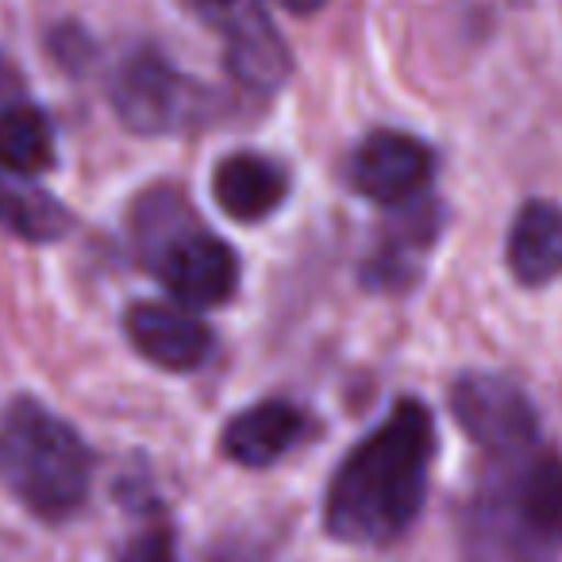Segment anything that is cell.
Listing matches in <instances>:
<instances>
[{
    "label": "cell",
    "mask_w": 562,
    "mask_h": 562,
    "mask_svg": "<svg viewBox=\"0 0 562 562\" xmlns=\"http://www.w3.org/2000/svg\"><path fill=\"white\" fill-rule=\"evenodd\" d=\"M436 155L405 132H374L351 150L347 186L374 204H408L428 189Z\"/></svg>",
    "instance_id": "obj_8"
},
{
    "label": "cell",
    "mask_w": 562,
    "mask_h": 562,
    "mask_svg": "<svg viewBox=\"0 0 562 562\" xmlns=\"http://www.w3.org/2000/svg\"><path fill=\"white\" fill-rule=\"evenodd\" d=\"M290 193V178L273 158L262 155H227L212 170V196L216 204L239 224L266 220Z\"/></svg>",
    "instance_id": "obj_11"
},
{
    "label": "cell",
    "mask_w": 562,
    "mask_h": 562,
    "mask_svg": "<svg viewBox=\"0 0 562 562\" xmlns=\"http://www.w3.org/2000/svg\"><path fill=\"white\" fill-rule=\"evenodd\" d=\"M508 266L524 285H547L562 278V204L528 201L508 232Z\"/></svg>",
    "instance_id": "obj_12"
},
{
    "label": "cell",
    "mask_w": 562,
    "mask_h": 562,
    "mask_svg": "<svg viewBox=\"0 0 562 562\" xmlns=\"http://www.w3.org/2000/svg\"><path fill=\"white\" fill-rule=\"evenodd\" d=\"M516 4H528V0H516Z\"/></svg>",
    "instance_id": "obj_19"
},
{
    "label": "cell",
    "mask_w": 562,
    "mask_h": 562,
    "mask_svg": "<svg viewBox=\"0 0 562 562\" xmlns=\"http://www.w3.org/2000/svg\"><path fill=\"white\" fill-rule=\"evenodd\" d=\"M116 562H178V539H173V531L166 524L143 528L139 536L127 539Z\"/></svg>",
    "instance_id": "obj_16"
},
{
    "label": "cell",
    "mask_w": 562,
    "mask_h": 562,
    "mask_svg": "<svg viewBox=\"0 0 562 562\" xmlns=\"http://www.w3.org/2000/svg\"><path fill=\"white\" fill-rule=\"evenodd\" d=\"M196 16L224 43V66L243 89L273 93L293 70L290 43L281 40L262 0H193Z\"/></svg>",
    "instance_id": "obj_5"
},
{
    "label": "cell",
    "mask_w": 562,
    "mask_h": 562,
    "mask_svg": "<svg viewBox=\"0 0 562 562\" xmlns=\"http://www.w3.org/2000/svg\"><path fill=\"white\" fill-rule=\"evenodd\" d=\"M55 166V132L35 104H12L0 112V170L16 178H40Z\"/></svg>",
    "instance_id": "obj_14"
},
{
    "label": "cell",
    "mask_w": 562,
    "mask_h": 562,
    "mask_svg": "<svg viewBox=\"0 0 562 562\" xmlns=\"http://www.w3.org/2000/svg\"><path fill=\"white\" fill-rule=\"evenodd\" d=\"M0 474L27 513L66 520L89 497L93 454L63 416L20 397L0 424Z\"/></svg>",
    "instance_id": "obj_3"
},
{
    "label": "cell",
    "mask_w": 562,
    "mask_h": 562,
    "mask_svg": "<svg viewBox=\"0 0 562 562\" xmlns=\"http://www.w3.org/2000/svg\"><path fill=\"white\" fill-rule=\"evenodd\" d=\"M281 9H290V12H297V16H313V12H321L328 0H278Z\"/></svg>",
    "instance_id": "obj_18"
},
{
    "label": "cell",
    "mask_w": 562,
    "mask_h": 562,
    "mask_svg": "<svg viewBox=\"0 0 562 562\" xmlns=\"http://www.w3.org/2000/svg\"><path fill=\"white\" fill-rule=\"evenodd\" d=\"M147 262L155 266L158 281L166 285L181 308L224 305L239 285V258L224 239L201 227H173L150 247Z\"/></svg>",
    "instance_id": "obj_6"
},
{
    "label": "cell",
    "mask_w": 562,
    "mask_h": 562,
    "mask_svg": "<svg viewBox=\"0 0 562 562\" xmlns=\"http://www.w3.org/2000/svg\"><path fill=\"white\" fill-rule=\"evenodd\" d=\"M124 331L147 362L170 374H189L212 355V331L193 308L139 301L127 308Z\"/></svg>",
    "instance_id": "obj_9"
},
{
    "label": "cell",
    "mask_w": 562,
    "mask_h": 562,
    "mask_svg": "<svg viewBox=\"0 0 562 562\" xmlns=\"http://www.w3.org/2000/svg\"><path fill=\"white\" fill-rule=\"evenodd\" d=\"M305 413L290 401H262V405L243 408L239 416L224 424L220 431V451L224 459H232L235 467L247 470H266L290 454L305 436Z\"/></svg>",
    "instance_id": "obj_10"
},
{
    "label": "cell",
    "mask_w": 562,
    "mask_h": 562,
    "mask_svg": "<svg viewBox=\"0 0 562 562\" xmlns=\"http://www.w3.org/2000/svg\"><path fill=\"white\" fill-rule=\"evenodd\" d=\"M428 212H416L401 232L385 235V243H378L374 258L367 262V281L374 290H401L416 278V255L431 247L436 239V216L420 227V220Z\"/></svg>",
    "instance_id": "obj_15"
},
{
    "label": "cell",
    "mask_w": 562,
    "mask_h": 562,
    "mask_svg": "<svg viewBox=\"0 0 562 562\" xmlns=\"http://www.w3.org/2000/svg\"><path fill=\"white\" fill-rule=\"evenodd\" d=\"M0 227L27 243H55L74 227V216L58 196H50L32 178L0 170Z\"/></svg>",
    "instance_id": "obj_13"
},
{
    "label": "cell",
    "mask_w": 562,
    "mask_h": 562,
    "mask_svg": "<svg viewBox=\"0 0 562 562\" xmlns=\"http://www.w3.org/2000/svg\"><path fill=\"white\" fill-rule=\"evenodd\" d=\"M462 562L562 559V454L551 447L490 459L459 513Z\"/></svg>",
    "instance_id": "obj_2"
},
{
    "label": "cell",
    "mask_w": 562,
    "mask_h": 562,
    "mask_svg": "<svg viewBox=\"0 0 562 562\" xmlns=\"http://www.w3.org/2000/svg\"><path fill=\"white\" fill-rule=\"evenodd\" d=\"M109 101L120 124L135 135L189 132L209 112V89L173 70L158 50H135L112 74Z\"/></svg>",
    "instance_id": "obj_4"
},
{
    "label": "cell",
    "mask_w": 562,
    "mask_h": 562,
    "mask_svg": "<svg viewBox=\"0 0 562 562\" xmlns=\"http://www.w3.org/2000/svg\"><path fill=\"white\" fill-rule=\"evenodd\" d=\"M451 413L490 459L539 443V416L528 393L501 374H462L451 390Z\"/></svg>",
    "instance_id": "obj_7"
},
{
    "label": "cell",
    "mask_w": 562,
    "mask_h": 562,
    "mask_svg": "<svg viewBox=\"0 0 562 562\" xmlns=\"http://www.w3.org/2000/svg\"><path fill=\"white\" fill-rule=\"evenodd\" d=\"M436 459V420L428 405L405 397L336 467L324 497L328 536L351 547L397 543L428 497Z\"/></svg>",
    "instance_id": "obj_1"
},
{
    "label": "cell",
    "mask_w": 562,
    "mask_h": 562,
    "mask_svg": "<svg viewBox=\"0 0 562 562\" xmlns=\"http://www.w3.org/2000/svg\"><path fill=\"white\" fill-rule=\"evenodd\" d=\"M201 562H270V551L255 536H220Z\"/></svg>",
    "instance_id": "obj_17"
}]
</instances>
